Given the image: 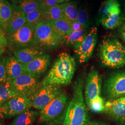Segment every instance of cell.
Returning <instances> with one entry per match:
<instances>
[{"label": "cell", "mask_w": 125, "mask_h": 125, "mask_svg": "<svg viewBox=\"0 0 125 125\" xmlns=\"http://www.w3.org/2000/svg\"><path fill=\"white\" fill-rule=\"evenodd\" d=\"M74 58L66 52L59 54L51 69L44 79L42 84L68 85L72 81L76 71Z\"/></svg>", "instance_id": "6da1fadb"}, {"label": "cell", "mask_w": 125, "mask_h": 125, "mask_svg": "<svg viewBox=\"0 0 125 125\" xmlns=\"http://www.w3.org/2000/svg\"><path fill=\"white\" fill-rule=\"evenodd\" d=\"M83 81H76L73 94L67 107L63 125H89L90 119L83 94Z\"/></svg>", "instance_id": "7a4b0ae2"}, {"label": "cell", "mask_w": 125, "mask_h": 125, "mask_svg": "<svg viewBox=\"0 0 125 125\" xmlns=\"http://www.w3.org/2000/svg\"><path fill=\"white\" fill-rule=\"evenodd\" d=\"M99 57L103 65L119 68L125 65V46L115 37L104 39L99 48Z\"/></svg>", "instance_id": "3957f363"}, {"label": "cell", "mask_w": 125, "mask_h": 125, "mask_svg": "<svg viewBox=\"0 0 125 125\" xmlns=\"http://www.w3.org/2000/svg\"><path fill=\"white\" fill-rule=\"evenodd\" d=\"M67 100L66 94L62 92L40 110L39 122L47 125H56L63 122L67 112Z\"/></svg>", "instance_id": "277c9868"}, {"label": "cell", "mask_w": 125, "mask_h": 125, "mask_svg": "<svg viewBox=\"0 0 125 125\" xmlns=\"http://www.w3.org/2000/svg\"><path fill=\"white\" fill-rule=\"evenodd\" d=\"M35 45L41 49L52 50L62 44L49 21H43L35 27Z\"/></svg>", "instance_id": "5b68a950"}, {"label": "cell", "mask_w": 125, "mask_h": 125, "mask_svg": "<svg viewBox=\"0 0 125 125\" xmlns=\"http://www.w3.org/2000/svg\"><path fill=\"white\" fill-rule=\"evenodd\" d=\"M60 86L54 84L40 85L29 97L32 107L41 110L62 93Z\"/></svg>", "instance_id": "8992f818"}, {"label": "cell", "mask_w": 125, "mask_h": 125, "mask_svg": "<svg viewBox=\"0 0 125 125\" xmlns=\"http://www.w3.org/2000/svg\"><path fill=\"white\" fill-rule=\"evenodd\" d=\"M35 27L26 23L17 31L7 34L8 44L20 48L35 45Z\"/></svg>", "instance_id": "52a82bcc"}, {"label": "cell", "mask_w": 125, "mask_h": 125, "mask_svg": "<svg viewBox=\"0 0 125 125\" xmlns=\"http://www.w3.org/2000/svg\"><path fill=\"white\" fill-rule=\"evenodd\" d=\"M31 107V101L29 99L17 95L10 99L0 107V118L8 119L17 116Z\"/></svg>", "instance_id": "ba28073f"}, {"label": "cell", "mask_w": 125, "mask_h": 125, "mask_svg": "<svg viewBox=\"0 0 125 125\" xmlns=\"http://www.w3.org/2000/svg\"><path fill=\"white\" fill-rule=\"evenodd\" d=\"M104 91L109 100L125 96V71L112 73L105 82Z\"/></svg>", "instance_id": "9c48e42d"}, {"label": "cell", "mask_w": 125, "mask_h": 125, "mask_svg": "<svg viewBox=\"0 0 125 125\" xmlns=\"http://www.w3.org/2000/svg\"><path fill=\"white\" fill-rule=\"evenodd\" d=\"M39 78L24 73L10 83L11 87L19 95L29 98L40 85Z\"/></svg>", "instance_id": "30bf717a"}, {"label": "cell", "mask_w": 125, "mask_h": 125, "mask_svg": "<svg viewBox=\"0 0 125 125\" xmlns=\"http://www.w3.org/2000/svg\"><path fill=\"white\" fill-rule=\"evenodd\" d=\"M97 39V28L93 27L80 43L74 46L75 52L81 63L87 62L94 52Z\"/></svg>", "instance_id": "8fae6325"}, {"label": "cell", "mask_w": 125, "mask_h": 125, "mask_svg": "<svg viewBox=\"0 0 125 125\" xmlns=\"http://www.w3.org/2000/svg\"><path fill=\"white\" fill-rule=\"evenodd\" d=\"M101 88L102 78L98 72L93 69L88 76L85 85V97L87 105L101 96Z\"/></svg>", "instance_id": "7c38bea8"}, {"label": "cell", "mask_w": 125, "mask_h": 125, "mask_svg": "<svg viewBox=\"0 0 125 125\" xmlns=\"http://www.w3.org/2000/svg\"><path fill=\"white\" fill-rule=\"evenodd\" d=\"M49 55L43 54L36 57L31 62L24 65L25 72L37 78H39L46 71L50 63Z\"/></svg>", "instance_id": "4fadbf2b"}, {"label": "cell", "mask_w": 125, "mask_h": 125, "mask_svg": "<svg viewBox=\"0 0 125 125\" xmlns=\"http://www.w3.org/2000/svg\"><path fill=\"white\" fill-rule=\"evenodd\" d=\"M112 119L121 121L125 117V96L105 103L104 111Z\"/></svg>", "instance_id": "5bb4252c"}, {"label": "cell", "mask_w": 125, "mask_h": 125, "mask_svg": "<svg viewBox=\"0 0 125 125\" xmlns=\"http://www.w3.org/2000/svg\"><path fill=\"white\" fill-rule=\"evenodd\" d=\"M13 53L19 62L26 65L36 57L44 54V52L42 49L33 45L15 50L13 51Z\"/></svg>", "instance_id": "9a60e30c"}, {"label": "cell", "mask_w": 125, "mask_h": 125, "mask_svg": "<svg viewBox=\"0 0 125 125\" xmlns=\"http://www.w3.org/2000/svg\"><path fill=\"white\" fill-rule=\"evenodd\" d=\"M6 68L8 78L10 82L24 73V65L19 62L14 56H9L5 57Z\"/></svg>", "instance_id": "2e32d148"}, {"label": "cell", "mask_w": 125, "mask_h": 125, "mask_svg": "<svg viewBox=\"0 0 125 125\" xmlns=\"http://www.w3.org/2000/svg\"><path fill=\"white\" fill-rule=\"evenodd\" d=\"M26 23L25 14L20 10L13 7L12 14L7 27V33L11 34L17 31Z\"/></svg>", "instance_id": "e0dca14e"}, {"label": "cell", "mask_w": 125, "mask_h": 125, "mask_svg": "<svg viewBox=\"0 0 125 125\" xmlns=\"http://www.w3.org/2000/svg\"><path fill=\"white\" fill-rule=\"evenodd\" d=\"M49 22L54 31L63 43L65 38L69 36L72 31L71 24L63 18Z\"/></svg>", "instance_id": "ac0fdd59"}, {"label": "cell", "mask_w": 125, "mask_h": 125, "mask_svg": "<svg viewBox=\"0 0 125 125\" xmlns=\"http://www.w3.org/2000/svg\"><path fill=\"white\" fill-rule=\"evenodd\" d=\"M13 10V7L8 0H0V19L2 25V29L6 33Z\"/></svg>", "instance_id": "d6986e66"}, {"label": "cell", "mask_w": 125, "mask_h": 125, "mask_svg": "<svg viewBox=\"0 0 125 125\" xmlns=\"http://www.w3.org/2000/svg\"><path fill=\"white\" fill-rule=\"evenodd\" d=\"M125 20L122 13H110L103 16L101 20L103 27L108 29H114L121 27Z\"/></svg>", "instance_id": "ffe728a7"}, {"label": "cell", "mask_w": 125, "mask_h": 125, "mask_svg": "<svg viewBox=\"0 0 125 125\" xmlns=\"http://www.w3.org/2000/svg\"><path fill=\"white\" fill-rule=\"evenodd\" d=\"M61 5L62 18L72 24L77 20L78 10L75 2H65Z\"/></svg>", "instance_id": "44dd1931"}, {"label": "cell", "mask_w": 125, "mask_h": 125, "mask_svg": "<svg viewBox=\"0 0 125 125\" xmlns=\"http://www.w3.org/2000/svg\"><path fill=\"white\" fill-rule=\"evenodd\" d=\"M38 115V112L28 109L16 116L11 125H32Z\"/></svg>", "instance_id": "7402d4cb"}, {"label": "cell", "mask_w": 125, "mask_h": 125, "mask_svg": "<svg viewBox=\"0 0 125 125\" xmlns=\"http://www.w3.org/2000/svg\"><path fill=\"white\" fill-rule=\"evenodd\" d=\"M99 13L103 17L110 13H121L120 4L118 0H107L101 5Z\"/></svg>", "instance_id": "603a6c76"}, {"label": "cell", "mask_w": 125, "mask_h": 125, "mask_svg": "<svg viewBox=\"0 0 125 125\" xmlns=\"http://www.w3.org/2000/svg\"><path fill=\"white\" fill-rule=\"evenodd\" d=\"M13 7L20 10L25 15L40 9L38 0H19L17 4Z\"/></svg>", "instance_id": "cb8c5ba5"}, {"label": "cell", "mask_w": 125, "mask_h": 125, "mask_svg": "<svg viewBox=\"0 0 125 125\" xmlns=\"http://www.w3.org/2000/svg\"><path fill=\"white\" fill-rule=\"evenodd\" d=\"M43 10L45 21H52L62 18V9L61 4L56 5Z\"/></svg>", "instance_id": "d4e9b609"}, {"label": "cell", "mask_w": 125, "mask_h": 125, "mask_svg": "<svg viewBox=\"0 0 125 125\" xmlns=\"http://www.w3.org/2000/svg\"><path fill=\"white\" fill-rule=\"evenodd\" d=\"M19 95L11 87L10 83L0 84V107L10 99Z\"/></svg>", "instance_id": "484cf974"}, {"label": "cell", "mask_w": 125, "mask_h": 125, "mask_svg": "<svg viewBox=\"0 0 125 125\" xmlns=\"http://www.w3.org/2000/svg\"><path fill=\"white\" fill-rule=\"evenodd\" d=\"M86 30L72 31L64 40V43L67 45H71L74 47L80 43L87 35Z\"/></svg>", "instance_id": "4316f807"}, {"label": "cell", "mask_w": 125, "mask_h": 125, "mask_svg": "<svg viewBox=\"0 0 125 125\" xmlns=\"http://www.w3.org/2000/svg\"><path fill=\"white\" fill-rule=\"evenodd\" d=\"M27 23L36 27L40 23L44 20L43 10L38 9L26 15Z\"/></svg>", "instance_id": "83f0119b"}, {"label": "cell", "mask_w": 125, "mask_h": 125, "mask_svg": "<svg viewBox=\"0 0 125 125\" xmlns=\"http://www.w3.org/2000/svg\"><path fill=\"white\" fill-rule=\"evenodd\" d=\"M105 104L104 99L100 96L91 101L87 106L92 112L100 113L104 111Z\"/></svg>", "instance_id": "f1b7e54d"}, {"label": "cell", "mask_w": 125, "mask_h": 125, "mask_svg": "<svg viewBox=\"0 0 125 125\" xmlns=\"http://www.w3.org/2000/svg\"><path fill=\"white\" fill-rule=\"evenodd\" d=\"M10 83L7 75L5 58H0V84Z\"/></svg>", "instance_id": "f546056e"}, {"label": "cell", "mask_w": 125, "mask_h": 125, "mask_svg": "<svg viewBox=\"0 0 125 125\" xmlns=\"http://www.w3.org/2000/svg\"><path fill=\"white\" fill-rule=\"evenodd\" d=\"M88 19L89 16L87 11L85 9H80L78 12L77 21L86 28L88 25Z\"/></svg>", "instance_id": "4dcf8cb0"}, {"label": "cell", "mask_w": 125, "mask_h": 125, "mask_svg": "<svg viewBox=\"0 0 125 125\" xmlns=\"http://www.w3.org/2000/svg\"><path fill=\"white\" fill-rule=\"evenodd\" d=\"M40 8L42 10L48 9L56 5L59 4L57 0H38Z\"/></svg>", "instance_id": "1f68e13d"}, {"label": "cell", "mask_w": 125, "mask_h": 125, "mask_svg": "<svg viewBox=\"0 0 125 125\" xmlns=\"http://www.w3.org/2000/svg\"><path fill=\"white\" fill-rule=\"evenodd\" d=\"M8 44L6 39V37L5 36L4 33L0 28V51L3 52L5 48Z\"/></svg>", "instance_id": "d6a6232c"}, {"label": "cell", "mask_w": 125, "mask_h": 125, "mask_svg": "<svg viewBox=\"0 0 125 125\" xmlns=\"http://www.w3.org/2000/svg\"><path fill=\"white\" fill-rule=\"evenodd\" d=\"M71 25L72 27V31H79V30H82L85 29V28L81 26L77 21L72 23V24H71Z\"/></svg>", "instance_id": "836d02e7"}, {"label": "cell", "mask_w": 125, "mask_h": 125, "mask_svg": "<svg viewBox=\"0 0 125 125\" xmlns=\"http://www.w3.org/2000/svg\"><path fill=\"white\" fill-rule=\"evenodd\" d=\"M118 32L121 39L125 42V22L123 23L120 27Z\"/></svg>", "instance_id": "e575fe53"}, {"label": "cell", "mask_w": 125, "mask_h": 125, "mask_svg": "<svg viewBox=\"0 0 125 125\" xmlns=\"http://www.w3.org/2000/svg\"><path fill=\"white\" fill-rule=\"evenodd\" d=\"M89 125H110L109 124L102 121H93L90 123Z\"/></svg>", "instance_id": "d590c367"}, {"label": "cell", "mask_w": 125, "mask_h": 125, "mask_svg": "<svg viewBox=\"0 0 125 125\" xmlns=\"http://www.w3.org/2000/svg\"><path fill=\"white\" fill-rule=\"evenodd\" d=\"M8 0L9 1L10 3H11L12 6H14L17 4L19 0Z\"/></svg>", "instance_id": "8d00e7d4"}, {"label": "cell", "mask_w": 125, "mask_h": 125, "mask_svg": "<svg viewBox=\"0 0 125 125\" xmlns=\"http://www.w3.org/2000/svg\"><path fill=\"white\" fill-rule=\"evenodd\" d=\"M120 125H125V117L120 121Z\"/></svg>", "instance_id": "74e56055"}, {"label": "cell", "mask_w": 125, "mask_h": 125, "mask_svg": "<svg viewBox=\"0 0 125 125\" xmlns=\"http://www.w3.org/2000/svg\"><path fill=\"white\" fill-rule=\"evenodd\" d=\"M58 1L59 3H63L65 2L68 1L69 0H57Z\"/></svg>", "instance_id": "f35d334b"}, {"label": "cell", "mask_w": 125, "mask_h": 125, "mask_svg": "<svg viewBox=\"0 0 125 125\" xmlns=\"http://www.w3.org/2000/svg\"><path fill=\"white\" fill-rule=\"evenodd\" d=\"M2 119L0 118V125H3V123H2Z\"/></svg>", "instance_id": "ab89813d"}, {"label": "cell", "mask_w": 125, "mask_h": 125, "mask_svg": "<svg viewBox=\"0 0 125 125\" xmlns=\"http://www.w3.org/2000/svg\"><path fill=\"white\" fill-rule=\"evenodd\" d=\"M2 23H1L0 19V28H1L2 29Z\"/></svg>", "instance_id": "60d3db41"}, {"label": "cell", "mask_w": 125, "mask_h": 125, "mask_svg": "<svg viewBox=\"0 0 125 125\" xmlns=\"http://www.w3.org/2000/svg\"><path fill=\"white\" fill-rule=\"evenodd\" d=\"M3 52H1V51H0V54L2 53Z\"/></svg>", "instance_id": "b9f144b4"}]
</instances>
